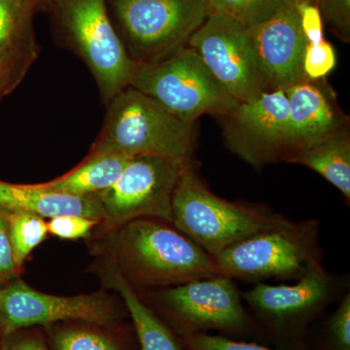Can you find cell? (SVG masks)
Listing matches in <instances>:
<instances>
[{
  "instance_id": "cell-33",
  "label": "cell",
  "mask_w": 350,
  "mask_h": 350,
  "mask_svg": "<svg viewBox=\"0 0 350 350\" xmlns=\"http://www.w3.org/2000/svg\"><path fill=\"white\" fill-rule=\"evenodd\" d=\"M38 0H25V4L27 5H33L36 2H38Z\"/></svg>"
},
{
  "instance_id": "cell-28",
  "label": "cell",
  "mask_w": 350,
  "mask_h": 350,
  "mask_svg": "<svg viewBox=\"0 0 350 350\" xmlns=\"http://www.w3.org/2000/svg\"><path fill=\"white\" fill-rule=\"evenodd\" d=\"M301 31L308 43L317 44L324 39L323 20L314 0H298Z\"/></svg>"
},
{
  "instance_id": "cell-11",
  "label": "cell",
  "mask_w": 350,
  "mask_h": 350,
  "mask_svg": "<svg viewBox=\"0 0 350 350\" xmlns=\"http://www.w3.org/2000/svg\"><path fill=\"white\" fill-rule=\"evenodd\" d=\"M228 147L261 170L284 162L289 133V107L284 90L262 92L239 103L222 117Z\"/></svg>"
},
{
  "instance_id": "cell-1",
  "label": "cell",
  "mask_w": 350,
  "mask_h": 350,
  "mask_svg": "<svg viewBox=\"0 0 350 350\" xmlns=\"http://www.w3.org/2000/svg\"><path fill=\"white\" fill-rule=\"evenodd\" d=\"M115 229L116 268L135 289H162L221 275L214 258L170 223L139 218Z\"/></svg>"
},
{
  "instance_id": "cell-4",
  "label": "cell",
  "mask_w": 350,
  "mask_h": 350,
  "mask_svg": "<svg viewBox=\"0 0 350 350\" xmlns=\"http://www.w3.org/2000/svg\"><path fill=\"white\" fill-rule=\"evenodd\" d=\"M320 221H292L262 230L214 256L221 275L243 282L298 280L323 266Z\"/></svg>"
},
{
  "instance_id": "cell-3",
  "label": "cell",
  "mask_w": 350,
  "mask_h": 350,
  "mask_svg": "<svg viewBox=\"0 0 350 350\" xmlns=\"http://www.w3.org/2000/svg\"><path fill=\"white\" fill-rule=\"evenodd\" d=\"M287 220L264 204L218 197L202 180L194 162L184 167L172 199V225L213 257Z\"/></svg>"
},
{
  "instance_id": "cell-23",
  "label": "cell",
  "mask_w": 350,
  "mask_h": 350,
  "mask_svg": "<svg viewBox=\"0 0 350 350\" xmlns=\"http://www.w3.org/2000/svg\"><path fill=\"white\" fill-rule=\"evenodd\" d=\"M336 64L337 55L335 49L325 39L317 44H306L303 69L308 79H323L333 70Z\"/></svg>"
},
{
  "instance_id": "cell-22",
  "label": "cell",
  "mask_w": 350,
  "mask_h": 350,
  "mask_svg": "<svg viewBox=\"0 0 350 350\" xmlns=\"http://www.w3.org/2000/svg\"><path fill=\"white\" fill-rule=\"evenodd\" d=\"M55 347L56 350H121L105 334L82 328L59 332L55 336Z\"/></svg>"
},
{
  "instance_id": "cell-13",
  "label": "cell",
  "mask_w": 350,
  "mask_h": 350,
  "mask_svg": "<svg viewBox=\"0 0 350 350\" xmlns=\"http://www.w3.org/2000/svg\"><path fill=\"white\" fill-rule=\"evenodd\" d=\"M111 313V304L101 293L55 296L39 292L22 280L0 286V329L5 335L68 320L103 325L110 321Z\"/></svg>"
},
{
  "instance_id": "cell-14",
  "label": "cell",
  "mask_w": 350,
  "mask_h": 350,
  "mask_svg": "<svg viewBox=\"0 0 350 350\" xmlns=\"http://www.w3.org/2000/svg\"><path fill=\"white\" fill-rule=\"evenodd\" d=\"M250 29L267 91L286 90L306 78L303 62L308 41L301 31L298 0Z\"/></svg>"
},
{
  "instance_id": "cell-24",
  "label": "cell",
  "mask_w": 350,
  "mask_h": 350,
  "mask_svg": "<svg viewBox=\"0 0 350 350\" xmlns=\"http://www.w3.org/2000/svg\"><path fill=\"white\" fill-rule=\"evenodd\" d=\"M328 342L334 350H350V294L342 295L327 324Z\"/></svg>"
},
{
  "instance_id": "cell-12",
  "label": "cell",
  "mask_w": 350,
  "mask_h": 350,
  "mask_svg": "<svg viewBox=\"0 0 350 350\" xmlns=\"http://www.w3.org/2000/svg\"><path fill=\"white\" fill-rule=\"evenodd\" d=\"M347 280L323 266L294 284L258 282L241 293L251 312L273 328L300 326L321 312L344 293Z\"/></svg>"
},
{
  "instance_id": "cell-26",
  "label": "cell",
  "mask_w": 350,
  "mask_h": 350,
  "mask_svg": "<svg viewBox=\"0 0 350 350\" xmlns=\"http://www.w3.org/2000/svg\"><path fill=\"white\" fill-rule=\"evenodd\" d=\"M100 221L79 215H63L47 221L48 234L63 239L87 238Z\"/></svg>"
},
{
  "instance_id": "cell-9",
  "label": "cell",
  "mask_w": 350,
  "mask_h": 350,
  "mask_svg": "<svg viewBox=\"0 0 350 350\" xmlns=\"http://www.w3.org/2000/svg\"><path fill=\"white\" fill-rule=\"evenodd\" d=\"M187 165L156 157L131 158L114 185L98 195L105 221L115 228L139 218L172 224L174 191Z\"/></svg>"
},
{
  "instance_id": "cell-17",
  "label": "cell",
  "mask_w": 350,
  "mask_h": 350,
  "mask_svg": "<svg viewBox=\"0 0 350 350\" xmlns=\"http://www.w3.org/2000/svg\"><path fill=\"white\" fill-rule=\"evenodd\" d=\"M130 158L92 147L87 158L68 174L41 185L66 194L90 197L98 196L114 185Z\"/></svg>"
},
{
  "instance_id": "cell-2",
  "label": "cell",
  "mask_w": 350,
  "mask_h": 350,
  "mask_svg": "<svg viewBox=\"0 0 350 350\" xmlns=\"http://www.w3.org/2000/svg\"><path fill=\"white\" fill-rule=\"evenodd\" d=\"M108 103L105 125L93 147L130 159L156 157L179 163L193 162L194 122L179 118L131 86Z\"/></svg>"
},
{
  "instance_id": "cell-20",
  "label": "cell",
  "mask_w": 350,
  "mask_h": 350,
  "mask_svg": "<svg viewBox=\"0 0 350 350\" xmlns=\"http://www.w3.org/2000/svg\"><path fill=\"white\" fill-rule=\"evenodd\" d=\"M5 211L14 262L19 269L48 234L47 221L25 211Z\"/></svg>"
},
{
  "instance_id": "cell-25",
  "label": "cell",
  "mask_w": 350,
  "mask_h": 350,
  "mask_svg": "<svg viewBox=\"0 0 350 350\" xmlns=\"http://www.w3.org/2000/svg\"><path fill=\"white\" fill-rule=\"evenodd\" d=\"M332 31L345 42L350 38V0H314Z\"/></svg>"
},
{
  "instance_id": "cell-6",
  "label": "cell",
  "mask_w": 350,
  "mask_h": 350,
  "mask_svg": "<svg viewBox=\"0 0 350 350\" xmlns=\"http://www.w3.org/2000/svg\"><path fill=\"white\" fill-rule=\"evenodd\" d=\"M131 59L152 64L184 46L211 14L207 0H113Z\"/></svg>"
},
{
  "instance_id": "cell-19",
  "label": "cell",
  "mask_w": 350,
  "mask_h": 350,
  "mask_svg": "<svg viewBox=\"0 0 350 350\" xmlns=\"http://www.w3.org/2000/svg\"><path fill=\"white\" fill-rule=\"evenodd\" d=\"M107 273L108 284L120 295L130 313L140 350H183L172 331L144 303L116 267Z\"/></svg>"
},
{
  "instance_id": "cell-15",
  "label": "cell",
  "mask_w": 350,
  "mask_h": 350,
  "mask_svg": "<svg viewBox=\"0 0 350 350\" xmlns=\"http://www.w3.org/2000/svg\"><path fill=\"white\" fill-rule=\"evenodd\" d=\"M284 91L289 107L284 162L308 144L347 130V116L340 111L333 89L325 78L312 80L306 77Z\"/></svg>"
},
{
  "instance_id": "cell-18",
  "label": "cell",
  "mask_w": 350,
  "mask_h": 350,
  "mask_svg": "<svg viewBox=\"0 0 350 350\" xmlns=\"http://www.w3.org/2000/svg\"><path fill=\"white\" fill-rule=\"evenodd\" d=\"M298 163L321 175L350 202V137L349 131L334 133L304 147L290 157Z\"/></svg>"
},
{
  "instance_id": "cell-34",
  "label": "cell",
  "mask_w": 350,
  "mask_h": 350,
  "mask_svg": "<svg viewBox=\"0 0 350 350\" xmlns=\"http://www.w3.org/2000/svg\"><path fill=\"white\" fill-rule=\"evenodd\" d=\"M1 334H2V333H1V329H0V335H1Z\"/></svg>"
},
{
  "instance_id": "cell-21",
  "label": "cell",
  "mask_w": 350,
  "mask_h": 350,
  "mask_svg": "<svg viewBox=\"0 0 350 350\" xmlns=\"http://www.w3.org/2000/svg\"><path fill=\"white\" fill-rule=\"evenodd\" d=\"M211 13H219L247 27L262 24L297 0H207Z\"/></svg>"
},
{
  "instance_id": "cell-29",
  "label": "cell",
  "mask_w": 350,
  "mask_h": 350,
  "mask_svg": "<svg viewBox=\"0 0 350 350\" xmlns=\"http://www.w3.org/2000/svg\"><path fill=\"white\" fill-rule=\"evenodd\" d=\"M25 7V0H0V49L10 43Z\"/></svg>"
},
{
  "instance_id": "cell-10",
  "label": "cell",
  "mask_w": 350,
  "mask_h": 350,
  "mask_svg": "<svg viewBox=\"0 0 350 350\" xmlns=\"http://www.w3.org/2000/svg\"><path fill=\"white\" fill-rule=\"evenodd\" d=\"M157 306L187 329L244 331L251 324L241 292L234 280L224 275L202 278L147 293Z\"/></svg>"
},
{
  "instance_id": "cell-8",
  "label": "cell",
  "mask_w": 350,
  "mask_h": 350,
  "mask_svg": "<svg viewBox=\"0 0 350 350\" xmlns=\"http://www.w3.org/2000/svg\"><path fill=\"white\" fill-rule=\"evenodd\" d=\"M211 75L230 96L243 103L267 91L250 27L219 13H211L189 39Z\"/></svg>"
},
{
  "instance_id": "cell-5",
  "label": "cell",
  "mask_w": 350,
  "mask_h": 350,
  "mask_svg": "<svg viewBox=\"0 0 350 350\" xmlns=\"http://www.w3.org/2000/svg\"><path fill=\"white\" fill-rule=\"evenodd\" d=\"M129 86L194 123L202 115L225 116L239 103L188 45L156 63H135Z\"/></svg>"
},
{
  "instance_id": "cell-27",
  "label": "cell",
  "mask_w": 350,
  "mask_h": 350,
  "mask_svg": "<svg viewBox=\"0 0 350 350\" xmlns=\"http://www.w3.org/2000/svg\"><path fill=\"white\" fill-rule=\"evenodd\" d=\"M186 338L190 350H287L271 349L255 344L234 342L220 336L208 335L204 332L188 334Z\"/></svg>"
},
{
  "instance_id": "cell-30",
  "label": "cell",
  "mask_w": 350,
  "mask_h": 350,
  "mask_svg": "<svg viewBox=\"0 0 350 350\" xmlns=\"http://www.w3.org/2000/svg\"><path fill=\"white\" fill-rule=\"evenodd\" d=\"M18 271L9 239L6 213L3 209H0V282L13 278Z\"/></svg>"
},
{
  "instance_id": "cell-16",
  "label": "cell",
  "mask_w": 350,
  "mask_h": 350,
  "mask_svg": "<svg viewBox=\"0 0 350 350\" xmlns=\"http://www.w3.org/2000/svg\"><path fill=\"white\" fill-rule=\"evenodd\" d=\"M0 209L25 211L43 219L79 215L105 221L98 196L78 197L44 188L41 184L21 185L0 181Z\"/></svg>"
},
{
  "instance_id": "cell-32",
  "label": "cell",
  "mask_w": 350,
  "mask_h": 350,
  "mask_svg": "<svg viewBox=\"0 0 350 350\" xmlns=\"http://www.w3.org/2000/svg\"><path fill=\"white\" fill-rule=\"evenodd\" d=\"M7 57V47L0 49V75L3 71L4 66H5Z\"/></svg>"
},
{
  "instance_id": "cell-7",
  "label": "cell",
  "mask_w": 350,
  "mask_h": 350,
  "mask_svg": "<svg viewBox=\"0 0 350 350\" xmlns=\"http://www.w3.org/2000/svg\"><path fill=\"white\" fill-rule=\"evenodd\" d=\"M72 42L109 101L129 86L135 62L108 16L107 0H54Z\"/></svg>"
},
{
  "instance_id": "cell-31",
  "label": "cell",
  "mask_w": 350,
  "mask_h": 350,
  "mask_svg": "<svg viewBox=\"0 0 350 350\" xmlns=\"http://www.w3.org/2000/svg\"><path fill=\"white\" fill-rule=\"evenodd\" d=\"M9 350H48L42 340L38 337H27L22 338L14 344Z\"/></svg>"
}]
</instances>
